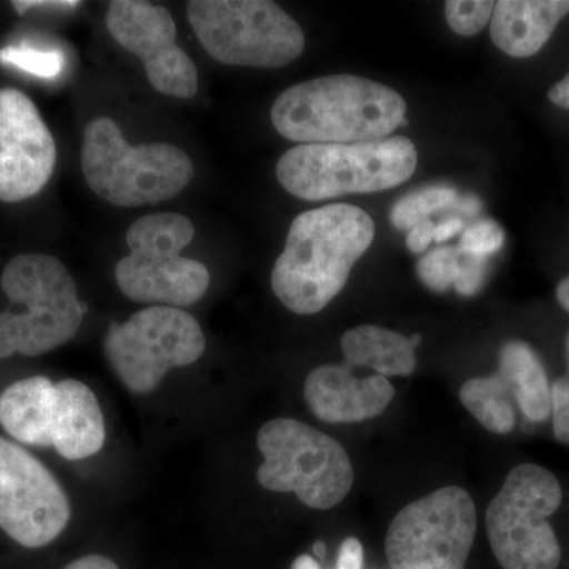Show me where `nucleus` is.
Masks as SVG:
<instances>
[{
  "mask_svg": "<svg viewBox=\"0 0 569 569\" xmlns=\"http://www.w3.org/2000/svg\"><path fill=\"white\" fill-rule=\"evenodd\" d=\"M497 376L529 421L545 422L552 415V397L545 366L526 342L511 340L501 348Z\"/></svg>",
  "mask_w": 569,
  "mask_h": 569,
  "instance_id": "obj_19",
  "label": "nucleus"
},
{
  "mask_svg": "<svg viewBox=\"0 0 569 569\" xmlns=\"http://www.w3.org/2000/svg\"><path fill=\"white\" fill-rule=\"evenodd\" d=\"M433 231H436V224L430 222L429 219L411 228L407 236L408 250L413 253L425 252L430 242L433 241Z\"/></svg>",
  "mask_w": 569,
  "mask_h": 569,
  "instance_id": "obj_30",
  "label": "nucleus"
},
{
  "mask_svg": "<svg viewBox=\"0 0 569 569\" xmlns=\"http://www.w3.org/2000/svg\"><path fill=\"white\" fill-rule=\"evenodd\" d=\"M459 249V247H458ZM462 253L460 257V272L456 280V291L462 296H475L485 283L486 272H488V257L479 254Z\"/></svg>",
  "mask_w": 569,
  "mask_h": 569,
  "instance_id": "obj_26",
  "label": "nucleus"
},
{
  "mask_svg": "<svg viewBox=\"0 0 569 569\" xmlns=\"http://www.w3.org/2000/svg\"><path fill=\"white\" fill-rule=\"evenodd\" d=\"M406 112V100L395 89L355 74H331L280 93L271 121L299 144H350L395 132Z\"/></svg>",
  "mask_w": 569,
  "mask_h": 569,
  "instance_id": "obj_2",
  "label": "nucleus"
},
{
  "mask_svg": "<svg viewBox=\"0 0 569 569\" xmlns=\"http://www.w3.org/2000/svg\"><path fill=\"white\" fill-rule=\"evenodd\" d=\"M13 9L20 14L29 10H74L81 6L78 0H14Z\"/></svg>",
  "mask_w": 569,
  "mask_h": 569,
  "instance_id": "obj_29",
  "label": "nucleus"
},
{
  "mask_svg": "<svg viewBox=\"0 0 569 569\" xmlns=\"http://www.w3.org/2000/svg\"><path fill=\"white\" fill-rule=\"evenodd\" d=\"M63 569H121L111 559L103 556H86L71 561Z\"/></svg>",
  "mask_w": 569,
  "mask_h": 569,
  "instance_id": "obj_31",
  "label": "nucleus"
},
{
  "mask_svg": "<svg viewBox=\"0 0 569 569\" xmlns=\"http://www.w3.org/2000/svg\"><path fill=\"white\" fill-rule=\"evenodd\" d=\"M550 102L569 110V74L549 89Z\"/></svg>",
  "mask_w": 569,
  "mask_h": 569,
  "instance_id": "obj_33",
  "label": "nucleus"
},
{
  "mask_svg": "<svg viewBox=\"0 0 569 569\" xmlns=\"http://www.w3.org/2000/svg\"><path fill=\"white\" fill-rule=\"evenodd\" d=\"M459 399L468 413L489 432L505 436L516 427V402L500 377L470 378L460 388Z\"/></svg>",
  "mask_w": 569,
  "mask_h": 569,
  "instance_id": "obj_20",
  "label": "nucleus"
},
{
  "mask_svg": "<svg viewBox=\"0 0 569 569\" xmlns=\"http://www.w3.org/2000/svg\"><path fill=\"white\" fill-rule=\"evenodd\" d=\"M346 365L367 367L377 376L406 377L415 372L417 356L410 337L380 326L362 325L348 329L340 340Z\"/></svg>",
  "mask_w": 569,
  "mask_h": 569,
  "instance_id": "obj_18",
  "label": "nucleus"
},
{
  "mask_svg": "<svg viewBox=\"0 0 569 569\" xmlns=\"http://www.w3.org/2000/svg\"><path fill=\"white\" fill-rule=\"evenodd\" d=\"M112 39L144 66L156 91L178 99H192L198 92V70L179 47L178 29L170 11L142 0H116L107 11Z\"/></svg>",
  "mask_w": 569,
  "mask_h": 569,
  "instance_id": "obj_14",
  "label": "nucleus"
},
{
  "mask_svg": "<svg viewBox=\"0 0 569 569\" xmlns=\"http://www.w3.org/2000/svg\"><path fill=\"white\" fill-rule=\"evenodd\" d=\"M561 497L559 479L546 468L520 463L509 471L486 512L490 549L501 568H559V539L548 519Z\"/></svg>",
  "mask_w": 569,
  "mask_h": 569,
  "instance_id": "obj_10",
  "label": "nucleus"
},
{
  "mask_svg": "<svg viewBox=\"0 0 569 569\" xmlns=\"http://www.w3.org/2000/svg\"><path fill=\"white\" fill-rule=\"evenodd\" d=\"M0 426L21 443L52 447L69 460L91 458L104 443L99 400L71 378L52 383L31 377L10 385L0 395Z\"/></svg>",
  "mask_w": 569,
  "mask_h": 569,
  "instance_id": "obj_6",
  "label": "nucleus"
},
{
  "mask_svg": "<svg viewBox=\"0 0 569 569\" xmlns=\"http://www.w3.org/2000/svg\"><path fill=\"white\" fill-rule=\"evenodd\" d=\"M552 397L553 436L560 443H569V383L561 377L550 387Z\"/></svg>",
  "mask_w": 569,
  "mask_h": 569,
  "instance_id": "obj_28",
  "label": "nucleus"
},
{
  "mask_svg": "<svg viewBox=\"0 0 569 569\" xmlns=\"http://www.w3.org/2000/svg\"><path fill=\"white\" fill-rule=\"evenodd\" d=\"M462 228L463 222L460 219L445 220V222L437 224L436 231H433V241L438 242V244H440V242L448 241L452 236L460 233Z\"/></svg>",
  "mask_w": 569,
  "mask_h": 569,
  "instance_id": "obj_32",
  "label": "nucleus"
},
{
  "mask_svg": "<svg viewBox=\"0 0 569 569\" xmlns=\"http://www.w3.org/2000/svg\"><path fill=\"white\" fill-rule=\"evenodd\" d=\"M567 361H568V372H567V376H565V378H567V381L569 383V336H568V340H567Z\"/></svg>",
  "mask_w": 569,
  "mask_h": 569,
  "instance_id": "obj_37",
  "label": "nucleus"
},
{
  "mask_svg": "<svg viewBox=\"0 0 569 569\" xmlns=\"http://www.w3.org/2000/svg\"><path fill=\"white\" fill-rule=\"evenodd\" d=\"M365 563V548L358 538H347L339 549L336 569H362ZM291 569H321L320 563L312 556L302 553L291 565Z\"/></svg>",
  "mask_w": 569,
  "mask_h": 569,
  "instance_id": "obj_27",
  "label": "nucleus"
},
{
  "mask_svg": "<svg viewBox=\"0 0 569 569\" xmlns=\"http://www.w3.org/2000/svg\"><path fill=\"white\" fill-rule=\"evenodd\" d=\"M187 17L206 52L227 66L282 69L305 51L298 22L269 0H192Z\"/></svg>",
  "mask_w": 569,
  "mask_h": 569,
  "instance_id": "obj_9",
  "label": "nucleus"
},
{
  "mask_svg": "<svg viewBox=\"0 0 569 569\" xmlns=\"http://www.w3.org/2000/svg\"><path fill=\"white\" fill-rule=\"evenodd\" d=\"M376 223L361 208L329 204L299 213L272 269V291L298 316L321 312L372 246Z\"/></svg>",
  "mask_w": 569,
  "mask_h": 569,
  "instance_id": "obj_1",
  "label": "nucleus"
},
{
  "mask_svg": "<svg viewBox=\"0 0 569 569\" xmlns=\"http://www.w3.org/2000/svg\"><path fill=\"white\" fill-rule=\"evenodd\" d=\"M417 164L413 141L391 137L350 144L295 146L280 157L276 174L293 197L321 201L392 189L408 181Z\"/></svg>",
  "mask_w": 569,
  "mask_h": 569,
  "instance_id": "obj_5",
  "label": "nucleus"
},
{
  "mask_svg": "<svg viewBox=\"0 0 569 569\" xmlns=\"http://www.w3.org/2000/svg\"><path fill=\"white\" fill-rule=\"evenodd\" d=\"M313 552H316L317 557H320V559H323L326 556V545L323 541H317L316 545H313Z\"/></svg>",
  "mask_w": 569,
  "mask_h": 569,
  "instance_id": "obj_35",
  "label": "nucleus"
},
{
  "mask_svg": "<svg viewBox=\"0 0 569 569\" xmlns=\"http://www.w3.org/2000/svg\"><path fill=\"white\" fill-rule=\"evenodd\" d=\"M458 204L459 193L455 187H425L396 201L391 209V223L399 231H410L418 223L425 222L430 213L445 211Z\"/></svg>",
  "mask_w": 569,
  "mask_h": 569,
  "instance_id": "obj_21",
  "label": "nucleus"
},
{
  "mask_svg": "<svg viewBox=\"0 0 569 569\" xmlns=\"http://www.w3.org/2000/svg\"><path fill=\"white\" fill-rule=\"evenodd\" d=\"M0 287L22 312L0 313V359L40 356L66 346L77 335L86 306L69 269L50 254H18L3 269Z\"/></svg>",
  "mask_w": 569,
  "mask_h": 569,
  "instance_id": "obj_3",
  "label": "nucleus"
},
{
  "mask_svg": "<svg viewBox=\"0 0 569 569\" xmlns=\"http://www.w3.org/2000/svg\"><path fill=\"white\" fill-rule=\"evenodd\" d=\"M193 238L192 220L182 213H149L130 224L126 234L130 254L114 269L122 293L134 302L176 309L200 301L211 274L200 261L181 257Z\"/></svg>",
  "mask_w": 569,
  "mask_h": 569,
  "instance_id": "obj_7",
  "label": "nucleus"
},
{
  "mask_svg": "<svg viewBox=\"0 0 569 569\" xmlns=\"http://www.w3.org/2000/svg\"><path fill=\"white\" fill-rule=\"evenodd\" d=\"M460 250L458 247H438L419 260V280L436 293H447L455 288L460 272Z\"/></svg>",
  "mask_w": 569,
  "mask_h": 569,
  "instance_id": "obj_23",
  "label": "nucleus"
},
{
  "mask_svg": "<svg viewBox=\"0 0 569 569\" xmlns=\"http://www.w3.org/2000/svg\"><path fill=\"white\" fill-rule=\"evenodd\" d=\"M81 168L92 192L118 208L171 200L194 174L192 160L178 146H130L110 118H97L86 126Z\"/></svg>",
  "mask_w": 569,
  "mask_h": 569,
  "instance_id": "obj_4",
  "label": "nucleus"
},
{
  "mask_svg": "<svg viewBox=\"0 0 569 569\" xmlns=\"http://www.w3.org/2000/svg\"><path fill=\"white\" fill-rule=\"evenodd\" d=\"M206 337L190 313L153 306L114 323L104 337V355L119 380L134 395H149L171 369L203 356Z\"/></svg>",
  "mask_w": 569,
  "mask_h": 569,
  "instance_id": "obj_11",
  "label": "nucleus"
},
{
  "mask_svg": "<svg viewBox=\"0 0 569 569\" xmlns=\"http://www.w3.org/2000/svg\"><path fill=\"white\" fill-rule=\"evenodd\" d=\"M496 2L490 0H448L445 14L449 28L458 36L473 37L486 28L492 18Z\"/></svg>",
  "mask_w": 569,
  "mask_h": 569,
  "instance_id": "obj_24",
  "label": "nucleus"
},
{
  "mask_svg": "<svg viewBox=\"0 0 569 569\" xmlns=\"http://www.w3.org/2000/svg\"><path fill=\"white\" fill-rule=\"evenodd\" d=\"M505 244V233L500 224L492 220H481L468 227L460 239L459 250L463 253L489 257Z\"/></svg>",
  "mask_w": 569,
  "mask_h": 569,
  "instance_id": "obj_25",
  "label": "nucleus"
},
{
  "mask_svg": "<svg viewBox=\"0 0 569 569\" xmlns=\"http://www.w3.org/2000/svg\"><path fill=\"white\" fill-rule=\"evenodd\" d=\"M410 342H411V346L417 348L419 346V343H421V336L410 337Z\"/></svg>",
  "mask_w": 569,
  "mask_h": 569,
  "instance_id": "obj_36",
  "label": "nucleus"
},
{
  "mask_svg": "<svg viewBox=\"0 0 569 569\" xmlns=\"http://www.w3.org/2000/svg\"><path fill=\"white\" fill-rule=\"evenodd\" d=\"M477 527V507L466 489H438L392 519L387 559L392 569H466Z\"/></svg>",
  "mask_w": 569,
  "mask_h": 569,
  "instance_id": "obj_12",
  "label": "nucleus"
},
{
  "mask_svg": "<svg viewBox=\"0 0 569 569\" xmlns=\"http://www.w3.org/2000/svg\"><path fill=\"white\" fill-rule=\"evenodd\" d=\"M58 162L54 138L36 103L17 89L0 91V201L18 203L50 182Z\"/></svg>",
  "mask_w": 569,
  "mask_h": 569,
  "instance_id": "obj_15",
  "label": "nucleus"
},
{
  "mask_svg": "<svg viewBox=\"0 0 569 569\" xmlns=\"http://www.w3.org/2000/svg\"><path fill=\"white\" fill-rule=\"evenodd\" d=\"M264 462L258 467L261 488L295 492L306 507L331 509L353 488L355 471L346 449L306 422L272 419L257 437Z\"/></svg>",
  "mask_w": 569,
  "mask_h": 569,
  "instance_id": "obj_8",
  "label": "nucleus"
},
{
  "mask_svg": "<svg viewBox=\"0 0 569 569\" xmlns=\"http://www.w3.org/2000/svg\"><path fill=\"white\" fill-rule=\"evenodd\" d=\"M569 13V0H500L490 18V37L511 58L537 54Z\"/></svg>",
  "mask_w": 569,
  "mask_h": 569,
  "instance_id": "obj_17",
  "label": "nucleus"
},
{
  "mask_svg": "<svg viewBox=\"0 0 569 569\" xmlns=\"http://www.w3.org/2000/svg\"><path fill=\"white\" fill-rule=\"evenodd\" d=\"M71 509L40 460L0 437V529L24 548H43L66 530Z\"/></svg>",
  "mask_w": 569,
  "mask_h": 569,
  "instance_id": "obj_13",
  "label": "nucleus"
},
{
  "mask_svg": "<svg viewBox=\"0 0 569 569\" xmlns=\"http://www.w3.org/2000/svg\"><path fill=\"white\" fill-rule=\"evenodd\" d=\"M557 299H559L560 306L569 312V277L561 280L559 287H557Z\"/></svg>",
  "mask_w": 569,
  "mask_h": 569,
  "instance_id": "obj_34",
  "label": "nucleus"
},
{
  "mask_svg": "<svg viewBox=\"0 0 569 569\" xmlns=\"http://www.w3.org/2000/svg\"><path fill=\"white\" fill-rule=\"evenodd\" d=\"M0 63L26 71L41 80H54L62 73L66 58L58 50H40L28 43L9 44L0 48Z\"/></svg>",
  "mask_w": 569,
  "mask_h": 569,
  "instance_id": "obj_22",
  "label": "nucleus"
},
{
  "mask_svg": "<svg viewBox=\"0 0 569 569\" xmlns=\"http://www.w3.org/2000/svg\"><path fill=\"white\" fill-rule=\"evenodd\" d=\"M395 395L388 378H358L347 365L318 366L305 383L307 407L331 425H355L380 417Z\"/></svg>",
  "mask_w": 569,
  "mask_h": 569,
  "instance_id": "obj_16",
  "label": "nucleus"
}]
</instances>
